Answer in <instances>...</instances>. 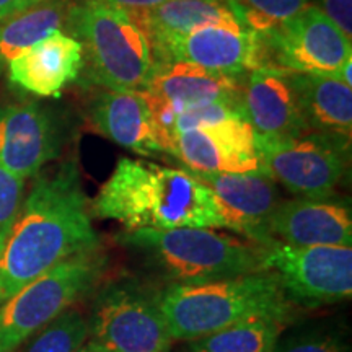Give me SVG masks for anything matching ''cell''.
I'll return each mask as SVG.
<instances>
[{"label":"cell","instance_id":"18","mask_svg":"<svg viewBox=\"0 0 352 352\" xmlns=\"http://www.w3.org/2000/svg\"><path fill=\"white\" fill-rule=\"evenodd\" d=\"M83 67L82 44L64 32H54L8 64V80L38 96H59L77 80Z\"/></svg>","mask_w":352,"mask_h":352},{"label":"cell","instance_id":"9","mask_svg":"<svg viewBox=\"0 0 352 352\" xmlns=\"http://www.w3.org/2000/svg\"><path fill=\"white\" fill-rule=\"evenodd\" d=\"M258 39L261 67L336 76L352 59L351 38L315 3Z\"/></svg>","mask_w":352,"mask_h":352},{"label":"cell","instance_id":"22","mask_svg":"<svg viewBox=\"0 0 352 352\" xmlns=\"http://www.w3.org/2000/svg\"><path fill=\"white\" fill-rule=\"evenodd\" d=\"M76 3L72 0H41L23 12L0 20V77L8 64L54 32H63Z\"/></svg>","mask_w":352,"mask_h":352},{"label":"cell","instance_id":"2","mask_svg":"<svg viewBox=\"0 0 352 352\" xmlns=\"http://www.w3.org/2000/svg\"><path fill=\"white\" fill-rule=\"evenodd\" d=\"M91 214L126 232L226 228L212 189L189 170L122 157L90 202Z\"/></svg>","mask_w":352,"mask_h":352},{"label":"cell","instance_id":"8","mask_svg":"<svg viewBox=\"0 0 352 352\" xmlns=\"http://www.w3.org/2000/svg\"><path fill=\"white\" fill-rule=\"evenodd\" d=\"M256 248L261 270L279 279L289 300L316 307L351 298V246H292L272 239Z\"/></svg>","mask_w":352,"mask_h":352},{"label":"cell","instance_id":"24","mask_svg":"<svg viewBox=\"0 0 352 352\" xmlns=\"http://www.w3.org/2000/svg\"><path fill=\"white\" fill-rule=\"evenodd\" d=\"M90 336L88 320L77 308H67L16 352H77Z\"/></svg>","mask_w":352,"mask_h":352},{"label":"cell","instance_id":"4","mask_svg":"<svg viewBox=\"0 0 352 352\" xmlns=\"http://www.w3.org/2000/svg\"><path fill=\"white\" fill-rule=\"evenodd\" d=\"M118 240L170 284L209 283L263 271L256 245L215 228H140L121 233Z\"/></svg>","mask_w":352,"mask_h":352},{"label":"cell","instance_id":"13","mask_svg":"<svg viewBox=\"0 0 352 352\" xmlns=\"http://www.w3.org/2000/svg\"><path fill=\"white\" fill-rule=\"evenodd\" d=\"M240 111L256 138H297L310 132L303 120L292 70H250L241 82Z\"/></svg>","mask_w":352,"mask_h":352},{"label":"cell","instance_id":"20","mask_svg":"<svg viewBox=\"0 0 352 352\" xmlns=\"http://www.w3.org/2000/svg\"><path fill=\"white\" fill-rule=\"evenodd\" d=\"M310 132L351 144L352 88L334 76L292 72Z\"/></svg>","mask_w":352,"mask_h":352},{"label":"cell","instance_id":"31","mask_svg":"<svg viewBox=\"0 0 352 352\" xmlns=\"http://www.w3.org/2000/svg\"><path fill=\"white\" fill-rule=\"evenodd\" d=\"M41 0H0V20L7 19L13 13L23 12L26 8L36 6Z\"/></svg>","mask_w":352,"mask_h":352},{"label":"cell","instance_id":"6","mask_svg":"<svg viewBox=\"0 0 352 352\" xmlns=\"http://www.w3.org/2000/svg\"><path fill=\"white\" fill-rule=\"evenodd\" d=\"M104 267L107 258L100 248L76 254L0 303V352H16L33 334L88 296Z\"/></svg>","mask_w":352,"mask_h":352},{"label":"cell","instance_id":"32","mask_svg":"<svg viewBox=\"0 0 352 352\" xmlns=\"http://www.w3.org/2000/svg\"><path fill=\"white\" fill-rule=\"evenodd\" d=\"M77 352H104V351L101 349V347H100L98 344H95L94 341L88 340V341L85 342V344H83Z\"/></svg>","mask_w":352,"mask_h":352},{"label":"cell","instance_id":"15","mask_svg":"<svg viewBox=\"0 0 352 352\" xmlns=\"http://www.w3.org/2000/svg\"><path fill=\"white\" fill-rule=\"evenodd\" d=\"M59 129L36 103L0 104V166L21 179L34 178L57 158Z\"/></svg>","mask_w":352,"mask_h":352},{"label":"cell","instance_id":"10","mask_svg":"<svg viewBox=\"0 0 352 352\" xmlns=\"http://www.w3.org/2000/svg\"><path fill=\"white\" fill-rule=\"evenodd\" d=\"M88 324L104 352H168L173 341L155 297L127 283L101 290Z\"/></svg>","mask_w":352,"mask_h":352},{"label":"cell","instance_id":"29","mask_svg":"<svg viewBox=\"0 0 352 352\" xmlns=\"http://www.w3.org/2000/svg\"><path fill=\"white\" fill-rule=\"evenodd\" d=\"M321 10L342 30L347 38L352 36V0H320Z\"/></svg>","mask_w":352,"mask_h":352},{"label":"cell","instance_id":"7","mask_svg":"<svg viewBox=\"0 0 352 352\" xmlns=\"http://www.w3.org/2000/svg\"><path fill=\"white\" fill-rule=\"evenodd\" d=\"M264 173L305 199H329L349 166V142L316 132L297 138H256Z\"/></svg>","mask_w":352,"mask_h":352},{"label":"cell","instance_id":"11","mask_svg":"<svg viewBox=\"0 0 352 352\" xmlns=\"http://www.w3.org/2000/svg\"><path fill=\"white\" fill-rule=\"evenodd\" d=\"M155 63L179 60L212 72L241 77L261 67L258 34L243 25H210L152 44Z\"/></svg>","mask_w":352,"mask_h":352},{"label":"cell","instance_id":"30","mask_svg":"<svg viewBox=\"0 0 352 352\" xmlns=\"http://www.w3.org/2000/svg\"><path fill=\"white\" fill-rule=\"evenodd\" d=\"M101 2L121 8V10L127 12L132 16H138L140 13H145L158 7L160 3L166 2V0H101Z\"/></svg>","mask_w":352,"mask_h":352},{"label":"cell","instance_id":"16","mask_svg":"<svg viewBox=\"0 0 352 352\" xmlns=\"http://www.w3.org/2000/svg\"><path fill=\"white\" fill-rule=\"evenodd\" d=\"M270 235L292 246H351V206L333 197L280 201L270 220Z\"/></svg>","mask_w":352,"mask_h":352},{"label":"cell","instance_id":"28","mask_svg":"<svg viewBox=\"0 0 352 352\" xmlns=\"http://www.w3.org/2000/svg\"><path fill=\"white\" fill-rule=\"evenodd\" d=\"M25 197V179L0 166V248L10 232Z\"/></svg>","mask_w":352,"mask_h":352},{"label":"cell","instance_id":"23","mask_svg":"<svg viewBox=\"0 0 352 352\" xmlns=\"http://www.w3.org/2000/svg\"><path fill=\"white\" fill-rule=\"evenodd\" d=\"M283 316H253L189 341V352H274L285 323Z\"/></svg>","mask_w":352,"mask_h":352},{"label":"cell","instance_id":"3","mask_svg":"<svg viewBox=\"0 0 352 352\" xmlns=\"http://www.w3.org/2000/svg\"><path fill=\"white\" fill-rule=\"evenodd\" d=\"M171 340L195 341L253 316L290 315V300L267 271L197 284H170L155 297Z\"/></svg>","mask_w":352,"mask_h":352},{"label":"cell","instance_id":"21","mask_svg":"<svg viewBox=\"0 0 352 352\" xmlns=\"http://www.w3.org/2000/svg\"><path fill=\"white\" fill-rule=\"evenodd\" d=\"M134 19L142 26L152 44L184 36L210 25H243L232 6V0H166Z\"/></svg>","mask_w":352,"mask_h":352},{"label":"cell","instance_id":"14","mask_svg":"<svg viewBox=\"0 0 352 352\" xmlns=\"http://www.w3.org/2000/svg\"><path fill=\"white\" fill-rule=\"evenodd\" d=\"M212 189L227 230L253 245L272 240L270 220L279 202V189L266 173H195Z\"/></svg>","mask_w":352,"mask_h":352},{"label":"cell","instance_id":"26","mask_svg":"<svg viewBox=\"0 0 352 352\" xmlns=\"http://www.w3.org/2000/svg\"><path fill=\"white\" fill-rule=\"evenodd\" d=\"M274 352H349L346 338L333 328H302L279 338Z\"/></svg>","mask_w":352,"mask_h":352},{"label":"cell","instance_id":"12","mask_svg":"<svg viewBox=\"0 0 352 352\" xmlns=\"http://www.w3.org/2000/svg\"><path fill=\"white\" fill-rule=\"evenodd\" d=\"M171 157L191 173H264L256 134L243 118L182 132L173 140Z\"/></svg>","mask_w":352,"mask_h":352},{"label":"cell","instance_id":"1","mask_svg":"<svg viewBox=\"0 0 352 352\" xmlns=\"http://www.w3.org/2000/svg\"><path fill=\"white\" fill-rule=\"evenodd\" d=\"M98 248L76 162L39 171L0 248V303L56 264Z\"/></svg>","mask_w":352,"mask_h":352},{"label":"cell","instance_id":"27","mask_svg":"<svg viewBox=\"0 0 352 352\" xmlns=\"http://www.w3.org/2000/svg\"><path fill=\"white\" fill-rule=\"evenodd\" d=\"M235 118H241L240 103H223V101H219V103L202 104V107L184 109V111L176 114L173 124H171V148H173L175 138L182 134V132L215 126L220 124V122L235 120Z\"/></svg>","mask_w":352,"mask_h":352},{"label":"cell","instance_id":"25","mask_svg":"<svg viewBox=\"0 0 352 352\" xmlns=\"http://www.w3.org/2000/svg\"><path fill=\"white\" fill-rule=\"evenodd\" d=\"M310 3L311 0H232L241 23L258 34L294 19Z\"/></svg>","mask_w":352,"mask_h":352},{"label":"cell","instance_id":"19","mask_svg":"<svg viewBox=\"0 0 352 352\" xmlns=\"http://www.w3.org/2000/svg\"><path fill=\"white\" fill-rule=\"evenodd\" d=\"M90 121L100 134L142 157L164 155L144 91L103 90L90 107Z\"/></svg>","mask_w":352,"mask_h":352},{"label":"cell","instance_id":"17","mask_svg":"<svg viewBox=\"0 0 352 352\" xmlns=\"http://www.w3.org/2000/svg\"><path fill=\"white\" fill-rule=\"evenodd\" d=\"M243 77V76H241ZM212 72L199 65L165 60L155 69L144 90L145 95L165 103L175 114L210 103H240L243 78Z\"/></svg>","mask_w":352,"mask_h":352},{"label":"cell","instance_id":"5","mask_svg":"<svg viewBox=\"0 0 352 352\" xmlns=\"http://www.w3.org/2000/svg\"><path fill=\"white\" fill-rule=\"evenodd\" d=\"M82 44L87 78L107 90L144 91L155 69L152 43L135 19L101 0H83L67 25Z\"/></svg>","mask_w":352,"mask_h":352}]
</instances>
